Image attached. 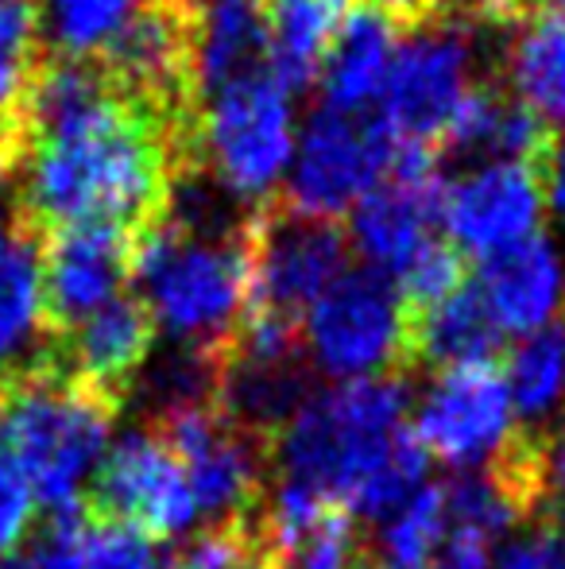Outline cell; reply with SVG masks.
<instances>
[{
  "label": "cell",
  "mask_w": 565,
  "mask_h": 569,
  "mask_svg": "<svg viewBox=\"0 0 565 569\" xmlns=\"http://www.w3.org/2000/svg\"><path fill=\"white\" fill-rule=\"evenodd\" d=\"M23 124L16 226L36 237L74 226L143 237L163 221L174 174L194 163V136L117 93L90 59H43Z\"/></svg>",
  "instance_id": "1"
},
{
  "label": "cell",
  "mask_w": 565,
  "mask_h": 569,
  "mask_svg": "<svg viewBox=\"0 0 565 569\" xmlns=\"http://www.w3.org/2000/svg\"><path fill=\"white\" fill-rule=\"evenodd\" d=\"M407 415L411 391L403 376L314 391L275 438L280 480L384 523L426 488L430 457L411 435Z\"/></svg>",
  "instance_id": "2"
},
{
  "label": "cell",
  "mask_w": 565,
  "mask_h": 569,
  "mask_svg": "<svg viewBox=\"0 0 565 569\" xmlns=\"http://www.w3.org/2000/svg\"><path fill=\"white\" fill-rule=\"evenodd\" d=\"M121 415L101 391L62 376L51 360L0 376V453L20 469L51 516L82 508Z\"/></svg>",
  "instance_id": "3"
},
{
  "label": "cell",
  "mask_w": 565,
  "mask_h": 569,
  "mask_svg": "<svg viewBox=\"0 0 565 569\" xmlns=\"http://www.w3.org/2000/svg\"><path fill=\"white\" fill-rule=\"evenodd\" d=\"M249 221L233 232H194L159 221L137 240V299L174 345L225 357L236 341L252 287Z\"/></svg>",
  "instance_id": "4"
},
{
  "label": "cell",
  "mask_w": 565,
  "mask_h": 569,
  "mask_svg": "<svg viewBox=\"0 0 565 569\" xmlns=\"http://www.w3.org/2000/svg\"><path fill=\"white\" fill-rule=\"evenodd\" d=\"M294 106L272 70L198 101L194 159L241 206H268L294 156Z\"/></svg>",
  "instance_id": "5"
},
{
  "label": "cell",
  "mask_w": 565,
  "mask_h": 569,
  "mask_svg": "<svg viewBox=\"0 0 565 569\" xmlns=\"http://www.w3.org/2000/svg\"><path fill=\"white\" fill-rule=\"evenodd\" d=\"M302 352L337 383L411 368V315L392 279L372 268L345 271L302 318Z\"/></svg>",
  "instance_id": "6"
},
{
  "label": "cell",
  "mask_w": 565,
  "mask_h": 569,
  "mask_svg": "<svg viewBox=\"0 0 565 569\" xmlns=\"http://www.w3.org/2000/svg\"><path fill=\"white\" fill-rule=\"evenodd\" d=\"M249 315L302 330L306 310L349 271V237L337 221L294 213L283 202L252 210L249 221Z\"/></svg>",
  "instance_id": "7"
},
{
  "label": "cell",
  "mask_w": 565,
  "mask_h": 569,
  "mask_svg": "<svg viewBox=\"0 0 565 569\" xmlns=\"http://www.w3.org/2000/svg\"><path fill=\"white\" fill-rule=\"evenodd\" d=\"M468 28L473 23L430 20L415 31H403L384 93L376 101V128L392 143H437L445 120L468 90Z\"/></svg>",
  "instance_id": "8"
},
{
  "label": "cell",
  "mask_w": 565,
  "mask_h": 569,
  "mask_svg": "<svg viewBox=\"0 0 565 569\" xmlns=\"http://www.w3.org/2000/svg\"><path fill=\"white\" fill-rule=\"evenodd\" d=\"M387 156L392 140L380 132L376 120L322 109L294 136V156L283 179L286 194L280 202L294 213L341 226V218H349L353 206L384 182Z\"/></svg>",
  "instance_id": "9"
},
{
  "label": "cell",
  "mask_w": 565,
  "mask_h": 569,
  "mask_svg": "<svg viewBox=\"0 0 565 569\" xmlns=\"http://www.w3.org/2000/svg\"><path fill=\"white\" fill-rule=\"evenodd\" d=\"M151 430H159L186 469L198 516H210L213 523H241L256 516L264 503V461L272 450L225 419L218 403L151 419Z\"/></svg>",
  "instance_id": "10"
},
{
  "label": "cell",
  "mask_w": 565,
  "mask_h": 569,
  "mask_svg": "<svg viewBox=\"0 0 565 569\" xmlns=\"http://www.w3.org/2000/svg\"><path fill=\"white\" fill-rule=\"evenodd\" d=\"M546 213L543 163L492 159L445 179L437 226L461 256H496L519 240L538 237Z\"/></svg>",
  "instance_id": "11"
},
{
  "label": "cell",
  "mask_w": 565,
  "mask_h": 569,
  "mask_svg": "<svg viewBox=\"0 0 565 569\" xmlns=\"http://www.w3.org/2000/svg\"><path fill=\"white\" fill-rule=\"evenodd\" d=\"M411 435L426 457L457 465L461 472L492 465L519 438L500 368L476 365L437 372L418 399Z\"/></svg>",
  "instance_id": "12"
},
{
  "label": "cell",
  "mask_w": 565,
  "mask_h": 569,
  "mask_svg": "<svg viewBox=\"0 0 565 569\" xmlns=\"http://www.w3.org/2000/svg\"><path fill=\"white\" fill-rule=\"evenodd\" d=\"M85 508L137 527L155 542L190 531L198 519L186 469L159 430H132L109 446L93 472Z\"/></svg>",
  "instance_id": "13"
},
{
  "label": "cell",
  "mask_w": 565,
  "mask_h": 569,
  "mask_svg": "<svg viewBox=\"0 0 565 569\" xmlns=\"http://www.w3.org/2000/svg\"><path fill=\"white\" fill-rule=\"evenodd\" d=\"M137 232L113 226H74L39 237L43 315L51 341L121 299L137 263Z\"/></svg>",
  "instance_id": "14"
},
{
  "label": "cell",
  "mask_w": 565,
  "mask_h": 569,
  "mask_svg": "<svg viewBox=\"0 0 565 569\" xmlns=\"http://www.w3.org/2000/svg\"><path fill=\"white\" fill-rule=\"evenodd\" d=\"M442 167L423 171H392L376 190L361 198L349 213V248L384 279H400V271L437 237V202H442Z\"/></svg>",
  "instance_id": "15"
},
{
  "label": "cell",
  "mask_w": 565,
  "mask_h": 569,
  "mask_svg": "<svg viewBox=\"0 0 565 569\" xmlns=\"http://www.w3.org/2000/svg\"><path fill=\"white\" fill-rule=\"evenodd\" d=\"M252 535L275 569H361V531L353 511L286 480L256 508Z\"/></svg>",
  "instance_id": "16"
},
{
  "label": "cell",
  "mask_w": 565,
  "mask_h": 569,
  "mask_svg": "<svg viewBox=\"0 0 565 569\" xmlns=\"http://www.w3.org/2000/svg\"><path fill=\"white\" fill-rule=\"evenodd\" d=\"M155 333L159 330L148 310H143V302L132 299V295H121L109 307H101L98 315L78 322L74 330L59 333L51 341V357L47 360L62 376L121 403L137 388L143 368H148Z\"/></svg>",
  "instance_id": "17"
},
{
  "label": "cell",
  "mask_w": 565,
  "mask_h": 569,
  "mask_svg": "<svg viewBox=\"0 0 565 569\" xmlns=\"http://www.w3.org/2000/svg\"><path fill=\"white\" fill-rule=\"evenodd\" d=\"M500 333H527L558 322L565 307V263L558 248L538 232L531 240L484 256L473 283Z\"/></svg>",
  "instance_id": "18"
},
{
  "label": "cell",
  "mask_w": 565,
  "mask_h": 569,
  "mask_svg": "<svg viewBox=\"0 0 565 569\" xmlns=\"http://www.w3.org/2000/svg\"><path fill=\"white\" fill-rule=\"evenodd\" d=\"M264 70H272L264 0H194L198 101Z\"/></svg>",
  "instance_id": "19"
},
{
  "label": "cell",
  "mask_w": 565,
  "mask_h": 569,
  "mask_svg": "<svg viewBox=\"0 0 565 569\" xmlns=\"http://www.w3.org/2000/svg\"><path fill=\"white\" fill-rule=\"evenodd\" d=\"M403 31L387 20L384 12L364 0L349 12V20L341 23V31L333 36L330 51L322 62V93L325 109L345 117H361L364 109H372L384 93L387 70L400 51Z\"/></svg>",
  "instance_id": "20"
},
{
  "label": "cell",
  "mask_w": 565,
  "mask_h": 569,
  "mask_svg": "<svg viewBox=\"0 0 565 569\" xmlns=\"http://www.w3.org/2000/svg\"><path fill=\"white\" fill-rule=\"evenodd\" d=\"M51 357L43 315L39 237L16 226L0 256V376L39 368Z\"/></svg>",
  "instance_id": "21"
},
{
  "label": "cell",
  "mask_w": 565,
  "mask_h": 569,
  "mask_svg": "<svg viewBox=\"0 0 565 569\" xmlns=\"http://www.w3.org/2000/svg\"><path fill=\"white\" fill-rule=\"evenodd\" d=\"M361 0H264L272 74L286 93H302L322 74L325 51Z\"/></svg>",
  "instance_id": "22"
},
{
  "label": "cell",
  "mask_w": 565,
  "mask_h": 569,
  "mask_svg": "<svg viewBox=\"0 0 565 569\" xmlns=\"http://www.w3.org/2000/svg\"><path fill=\"white\" fill-rule=\"evenodd\" d=\"M500 345L504 333L496 330L468 283L437 307L411 315V365H434L437 372L496 365Z\"/></svg>",
  "instance_id": "23"
},
{
  "label": "cell",
  "mask_w": 565,
  "mask_h": 569,
  "mask_svg": "<svg viewBox=\"0 0 565 569\" xmlns=\"http://www.w3.org/2000/svg\"><path fill=\"white\" fill-rule=\"evenodd\" d=\"M504 388L512 411L523 419L527 435L546 438V427L565 407V322L543 326L507 349L504 357Z\"/></svg>",
  "instance_id": "24"
},
{
  "label": "cell",
  "mask_w": 565,
  "mask_h": 569,
  "mask_svg": "<svg viewBox=\"0 0 565 569\" xmlns=\"http://www.w3.org/2000/svg\"><path fill=\"white\" fill-rule=\"evenodd\" d=\"M507 74L519 106L551 128H565V12H535L519 23Z\"/></svg>",
  "instance_id": "25"
},
{
  "label": "cell",
  "mask_w": 565,
  "mask_h": 569,
  "mask_svg": "<svg viewBox=\"0 0 565 569\" xmlns=\"http://www.w3.org/2000/svg\"><path fill=\"white\" fill-rule=\"evenodd\" d=\"M47 539L54 542L67 569H167L155 539L90 511L85 503L67 516H54Z\"/></svg>",
  "instance_id": "26"
},
{
  "label": "cell",
  "mask_w": 565,
  "mask_h": 569,
  "mask_svg": "<svg viewBox=\"0 0 565 569\" xmlns=\"http://www.w3.org/2000/svg\"><path fill=\"white\" fill-rule=\"evenodd\" d=\"M143 0H47L39 36L54 47V59H98Z\"/></svg>",
  "instance_id": "27"
},
{
  "label": "cell",
  "mask_w": 565,
  "mask_h": 569,
  "mask_svg": "<svg viewBox=\"0 0 565 569\" xmlns=\"http://www.w3.org/2000/svg\"><path fill=\"white\" fill-rule=\"evenodd\" d=\"M39 67V12L23 0H0V128H20Z\"/></svg>",
  "instance_id": "28"
},
{
  "label": "cell",
  "mask_w": 565,
  "mask_h": 569,
  "mask_svg": "<svg viewBox=\"0 0 565 569\" xmlns=\"http://www.w3.org/2000/svg\"><path fill=\"white\" fill-rule=\"evenodd\" d=\"M380 558L395 566H430L442 542V496L437 485H426L418 496H411L395 516L376 523Z\"/></svg>",
  "instance_id": "29"
},
{
  "label": "cell",
  "mask_w": 565,
  "mask_h": 569,
  "mask_svg": "<svg viewBox=\"0 0 565 569\" xmlns=\"http://www.w3.org/2000/svg\"><path fill=\"white\" fill-rule=\"evenodd\" d=\"M461 287H465V256L445 237L430 240L395 279V291H400L407 315H423V310L437 307L442 299L457 295Z\"/></svg>",
  "instance_id": "30"
},
{
  "label": "cell",
  "mask_w": 565,
  "mask_h": 569,
  "mask_svg": "<svg viewBox=\"0 0 565 569\" xmlns=\"http://www.w3.org/2000/svg\"><path fill=\"white\" fill-rule=\"evenodd\" d=\"M252 555H256L252 519L210 523L174 555V562H167V569H249Z\"/></svg>",
  "instance_id": "31"
},
{
  "label": "cell",
  "mask_w": 565,
  "mask_h": 569,
  "mask_svg": "<svg viewBox=\"0 0 565 569\" xmlns=\"http://www.w3.org/2000/svg\"><path fill=\"white\" fill-rule=\"evenodd\" d=\"M36 503V492L20 477V469L0 453V562L12 558L20 550V542L28 539Z\"/></svg>",
  "instance_id": "32"
},
{
  "label": "cell",
  "mask_w": 565,
  "mask_h": 569,
  "mask_svg": "<svg viewBox=\"0 0 565 569\" xmlns=\"http://www.w3.org/2000/svg\"><path fill=\"white\" fill-rule=\"evenodd\" d=\"M543 511L554 519V535L565 539V438L546 442L543 461Z\"/></svg>",
  "instance_id": "33"
},
{
  "label": "cell",
  "mask_w": 565,
  "mask_h": 569,
  "mask_svg": "<svg viewBox=\"0 0 565 569\" xmlns=\"http://www.w3.org/2000/svg\"><path fill=\"white\" fill-rule=\"evenodd\" d=\"M376 12H384L400 31H415L423 23L437 20V12L445 8V0H369Z\"/></svg>",
  "instance_id": "34"
},
{
  "label": "cell",
  "mask_w": 565,
  "mask_h": 569,
  "mask_svg": "<svg viewBox=\"0 0 565 569\" xmlns=\"http://www.w3.org/2000/svg\"><path fill=\"white\" fill-rule=\"evenodd\" d=\"M543 187H546V206H554V213L565 218V128L554 136L551 151L543 159Z\"/></svg>",
  "instance_id": "35"
},
{
  "label": "cell",
  "mask_w": 565,
  "mask_h": 569,
  "mask_svg": "<svg viewBox=\"0 0 565 569\" xmlns=\"http://www.w3.org/2000/svg\"><path fill=\"white\" fill-rule=\"evenodd\" d=\"M488 569H546V542H543V535H535V539L507 542L504 550H496V558L488 562Z\"/></svg>",
  "instance_id": "36"
},
{
  "label": "cell",
  "mask_w": 565,
  "mask_h": 569,
  "mask_svg": "<svg viewBox=\"0 0 565 569\" xmlns=\"http://www.w3.org/2000/svg\"><path fill=\"white\" fill-rule=\"evenodd\" d=\"M0 569H67L62 566V558H59V550H54V542L47 539H39L31 550H16L12 558H4L0 562Z\"/></svg>",
  "instance_id": "37"
},
{
  "label": "cell",
  "mask_w": 565,
  "mask_h": 569,
  "mask_svg": "<svg viewBox=\"0 0 565 569\" xmlns=\"http://www.w3.org/2000/svg\"><path fill=\"white\" fill-rule=\"evenodd\" d=\"M23 151H28V132L20 128H0V190L12 179V171L23 163Z\"/></svg>",
  "instance_id": "38"
},
{
  "label": "cell",
  "mask_w": 565,
  "mask_h": 569,
  "mask_svg": "<svg viewBox=\"0 0 565 569\" xmlns=\"http://www.w3.org/2000/svg\"><path fill=\"white\" fill-rule=\"evenodd\" d=\"M543 542H546V569H565V539L562 535L546 531Z\"/></svg>",
  "instance_id": "39"
},
{
  "label": "cell",
  "mask_w": 565,
  "mask_h": 569,
  "mask_svg": "<svg viewBox=\"0 0 565 569\" xmlns=\"http://www.w3.org/2000/svg\"><path fill=\"white\" fill-rule=\"evenodd\" d=\"M531 4V16L535 12H565V0H527Z\"/></svg>",
  "instance_id": "40"
},
{
  "label": "cell",
  "mask_w": 565,
  "mask_h": 569,
  "mask_svg": "<svg viewBox=\"0 0 565 569\" xmlns=\"http://www.w3.org/2000/svg\"><path fill=\"white\" fill-rule=\"evenodd\" d=\"M372 569H430V566H395V562H376Z\"/></svg>",
  "instance_id": "41"
},
{
  "label": "cell",
  "mask_w": 565,
  "mask_h": 569,
  "mask_svg": "<svg viewBox=\"0 0 565 569\" xmlns=\"http://www.w3.org/2000/svg\"><path fill=\"white\" fill-rule=\"evenodd\" d=\"M4 244H8V237H4V232H0V256H4Z\"/></svg>",
  "instance_id": "42"
},
{
  "label": "cell",
  "mask_w": 565,
  "mask_h": 569,
  "mask_svg": "<svg viewBox=\"0 0 565 569\" xmlns=\"http://www.w3.org/2000/svg\"><path fill=\"white\" fill-rule=\"evenodd\" d=\"M23 4H31V0H23Z\"/></svg>",
  "instance_id": "43"
}]
</instances>
